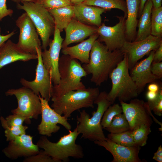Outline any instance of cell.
<instances>
[{
	"instance_id": "cell-45",
	"label": "cell",
	"mask_w": 162,
	"mask_h": 162,
	"mask_svg": "<svg viewBox=\"0 0 162 162\" xmlns=\"http://www.w3.org/2000/svg\"><path fill=\"white\" fill-rule=\"evenodd\" d=\"M154 155L162 157V148L161 145L159 146L157 151L154 153Z\"/></svg>"
},
{
	"instance_id": "cell-46",
	"label": "cell",
	"mask_w": 162,
	"mask_h": 162,
	"mask_svg": "<svg viewBox=\"0 0 162 162\" xmlns=\"http://www.w3.org/2000/svg\"><path fill=\"white\" fill-rule=\"evenodd\" d=\"M12 1L17 4L22 2H36L38 0H10Z\"/></svg>"
},
{
	"instance_id": "cell-1",
	"label": "cell",
	"mask_w": 162,
	"mask_h": 162,
	"mask_svg": "<svg viewBox=\"0 0 162 162\" xmlns=\"http://www.w3.org/2000/svg\"><path fill=\"white\" fill-rule=\"evenodd\" d=\"M124 55L121 50H110L97 39L91 50L89 63L84 64L82 67L87 74L92 75L91 81L100 86L107 80Z\"/></svg>"
},
{
	"instance_id": "cell-44",
	"label": "cell",
	"mask_w": 162,
	"mask_h": 162,
	"mask_svg": "<svg viewBox=\"0 0 162 162\" xmlns=\"http://www.w3.org/2000/svg\"><path fill=\"white\" fill-rule=\"evenodd\" d=\"M147 1V0H140V4L138 14L139 17L140 16Z\"/></svg>"
},
{
	"instance_id": "cell-14",
	"label": "cell",
	"mask_w": 162,
	"mask_h": 162,
	"mask_svg": "<svg viewBox=\"0 0 162 162\" xmlns=\"http://www.w3.org/2000/svg\"><path fill=\"white\" fill-rule=\"evenodd\" d=\"M61 32L55 27L53 38L50 40L48 50L41 52V57L44 66L48 71L54 85L58 84L60 80L58 70L59 56L64 39Z\"/></svg>"
},
{
	"instance_id": "cell-40",
	"label": "cell",
	"mask_w": 162,
	"mask_h": 162,
	"mask_svg": "<svg viewBox=\"0 0 162 162\" xmlns=\"http://www.w3.org/2000/svg\"><path fill=\"white\" fill-rule=\"evenodd\" d=\"M1 32V28L0 26V48L5 42L15 34V31H12L6 35L2 34Z\"/></svg>"
},
{
	"instance_id": "cell-36",
	"label": "cell",
	"mask_w": 162,
	"mask_h": 162,
	"mask_svg": "<svg viewBox=\"0 0 162 162\" xmlns=\"http://www.w3.org/2000/svg\"><path fill=\"white\" fill-rule=\"evenodd\" d=\"M23 162H58L47 154L44 150H40L36 154L25 158Z\"/></svg>"
},
{
	"instance_id": "cell-25",
	"label": "cell",
	"mask_w": 162,
	"mask_h": 162,
	"mask_svg": "<svg viewBox=\"0 0 162 162\" xmlns=\"http://www.w3.org/2000/svg\"><path fill=\"white\" fill-rule=\"evenodd\" d=\"M53 17L56 27L61 32L74 18L73 5L56 9H47Z\"/></svg>"
},
{
	"instance_id": "cell-35",
	"label": "cell",
	"mask_w": 162,
	"mask_h": 162,
	"mask_svg": "<svg viewBox=\"0 0 162 162\" xmlns=\"http://www.w3.org/2000/svg\"><path fill=\"white\" fill-rule=\"evenodd\" d=\"M149 108L151 111L158 116L162 115V88H160L156 98L152 101H148Z\"/></svg>"
},
{
	"instance_id": "cell-34",
	"label": "cell",
	"mask_w": 162,
	"mask_h": 162,
	"mask_svg": "<svg viewBox=\"0 0 162 162\" xmlns=\"http://www.w3.org/2000/svg\"><path fill=\"white\" fill-rule=\"evenodd\" d=\"M36 3L47 9L58 8L73 5L68 0H38Z\"/></svg>"
},
{
	"instance_id": "cell-8",
	"label": "cell",
	"mask_w": 162,
	"mask_h": 162,
	"mask_svg": "<svg viewBox=\"0 0 162 162\" xmlns=\"http://www.w3.org/2000/svg\"><path fill=\"white\" fill-rule=\"evenodd\" d=\"M6 96H14L18 104L17 108L11 110L12 114H19L25 117L27 123L32 118L37 119L41 114V104L39 95L26 87L8 89Z\"/></svg>"
},
{
	"instance_id": "cell-15",
	"label": "cell",
	"mask_w": 162,
	"mask_h": 162,
	"mask_svg": "<svg viewBox=\"0 0 162 162\" xmlns=\"http://www.w3.org/2000/svg\"><path fill=\"white\" fill-rule=\"evenodd\" d=\"M118 22L112 26H106L104 23L97 28L98 40L104 42L111 51L120 50L127 41L125 21L124 16H117Z\"/></svg>"
},
{
	"instance_id": "cell-49",
	"label": "cell",
	"mask_w": 162,
	"mask_h": 162,
	"mask_svg": "<svg viewBox=\"0 0 162 162\" xmlns=\"http://www.w3.org/2000/svg\"><path fill=\"white\" fill-rule=\"evenodd\" d=\"M1 113V108H0V114Z\"/></svg>"
},
{
	"instance_id": "cell-41",
	"label": "cell",
	"mask_w": 162,
	"mask_h": 162,
	"mask_svg": "<svg viewBox=\"0 0 162 162\" xmlns=\"http://www.w3.org/2000/svg\"><path fill=\"white\" fill-rule=\"evenodd\" d=\"M161 87L156 82L150 83L148 86V91L158 92Z\"/></svg>"
},
{
	"instance_id": "cell-43",
	"label": "cell",
	"mask_w": 162,
	"mask_h": 162,
	"mask_svg": "<svg viewBox=\"0 0 162 162\" xmlns=\"http://www.w3.org/2000/svg\"><path fill=\"white\" fill-rule=\"evenodd\" d=\"M153 7L154 8H157L161 6L162 0H152Z\"/></svg>"
},
{
	"instance_id": "cell-4",
	"label": "cell",
	"mask_w": 162,
	"mask_h": 162,
	"mask_svg": "<svg viewBox=\"0 0 162 162\" xmlns=\"http://www.w3.org/2000/svg\"><path fill=\"white\" fill-rule=\"evenodd\" d=\"M62 136L56 142L50 141L46 136H41L37 145L39 148L58 162H67L70 157L76 159L82 158L84 156L82 147L76 143L80 134L76 128L73 131Z\"/></svg>"
},
{
	"instance_id": "cell-33",
	"label": "cell",
	"mask_w": 162,
	"mask_h": 162,
	"mask_svg": "<svg viewBox=\"0 0 162 162\" xmlns=\"http://www.w3.org/2000/svg\"><path fill=\"white\" fill-rule=\"evenodd\" d=\"M2 127L22 125L24 122H26V118L19 114H12L8 116L5 118L2 116L0 118Z\"/></svg>"
},
{
	"instance_id": "cell-27",
	"label": "cell",
	"mask_w": 162,
	"mask_h": 162,
	"mask_svg": "<svg viewBox=\"0 0 162 162\" xmlns=\"http://www.w3.org/2000/svg\"><path fill=\"white\" fill-rule=\"evenodd\" d=\"M105 129L112 134H118L130 130L129 123L123 113L116 116L109 126Z\"/></svg>"
},
{
	"instance_id": "cell-7",
	"label": "cell",
	"mask_w": 162,
	"mask_h": 162,
	"mask_svg": "<svg viewBox=\"0 0 162 162\" xmlns=\"http://www.w3.org/2000/svg\"><path fill=\"white\" fill-rule=\"evenodd\" d=\"M17 4L18 9L24 10L35 26L41 41L42 49H47L53 35L55 24L53 17L48 10L36 2H22Z\"/></svg>"
},
{
	"instance_id": "cell-3",
	"label": "cell",
	"mask_w": 162,
	"mask_h": 162,
	"mask_svg": "<svg viewBox=\"0 0 162 162\" xmlns=\"http://www.w3.org/2000/svg\"><path fill=\"white\" fill-rule=\"evenodd\" d=\"M107 95L105 91L100 92L94 102L97 105V110L92 112L91 118L85 110L80 111V116L76 117V128L79 134H82L81 138L94 141L106 140L101 122L105 111L112 104Z\"/></svg>"
},
{
	"instance_id": "cell-20",
	"label": "cell",
	"mask_w": 162,
	"mask_h": 162,
	"mask_svg": "<svg viewBox=\"0 0 162 162\" xmlns=\"http://www.w3.org/2000/svg\"><path fill=\"white\" fill-rule=\"evenodd\" d=\"M37 54L26 52L16 44L8 39L0 48V69L6 65L17 61L27 62L36 59Z\"/></svg>"
},
{
	"instance_id": "cell-5",
	"label": "cell",
	"mask_w": 162,
	"mask_h": 162,
	"mask_svg": "<svg viewBox=\"0 0 162 162\" xmlns=\"http://www.w3.org/2000/svg\"><path fill=\"white\" fill-rule=\"evenodd\" d=\"M128 58L124 53L123 59L110 74L112 86L107 93L108 100L113 104L117 98L126 102L136 98L140 93L129 74Z\"/></svg>"
},
{
	"instance_id": "cell-16",
	"label": "cell",
	"mask_w": 162,
	"mask_h": 162,
	"mask_svg": "<svg viewBox=\"0 0 162 162\" xmlns=\"http://www.w3.org/2000/svg\"><path fill=\"white\" fill-rule=\"evenodd\" d=\"M33 138L26 134L20 135L8 142V145L2 152L6 157L12 160L36 154L39 152V148L33 143Z\"/></svg>"
},
{
	"instance_id": "cell-32",
	"label": "cell",
	"mask_w": 162,
	"mask_h": 162,
	"mask_svg": "<svg viewBox=\"0 0 162 162\" xmlns=\"http://www.w3.org/2000/svg\"><path fill=\"white\" fill-rule=\"evenodd\" d=\"M4 129L5 136L7 141L14 140L16 137L26 134V130L28 128L26 126L22 125L10 127H2Z\"/></svg>"
},
{
	"instance_id": "cell-42",
	"label": "cell",
	"mask_w": 162,
	"mask_h": 162,
	"mask_svg": "<svg viewBox=\"0 0 162 162\" xmlns=\"http://www.w3.org/2000/svg\"><path fill=\"white\" fill-rule=\"evenodd\" d=\"M158 92H155L148 91L146 94V97L148 100V101H152L155 99L157 96Z\"/></svg>"
},
{
	"instance_id": "cell-29",
	"label": "cell",
	"mask_w": 162,
	"mask_h": 162,
	"mask_svg": "<svg viewBox=\"0 0 162 162\" xmlns=\"http://www.w3.org/2000/svg\"><path fill=\"white\" fill-rule=\"evenodd\" d=\"M150 127L146 125H142L131 130L133 140L137 145L143 146L146 144L148 136L151 132Z\"/></svg>"
},
{
	"instance_id": "cell-28",
	"label": "cell",
	"mask_w": 162,
	"mask_h": 162,
	"mask_svg": "<svg viewBox=\"0 0 162 162\" xmlns=\"http://www.w3.org/2000/svg\"><path fill=\"white\" fill-rule=\"evenodd\" d=\"M151 34L162 38V7L152 8L151 13Z\"/></svg>"
},
{
	"instance_id": "cell-26",
	"label": "cell",
	"mask_w": 162,
	"mask_h": 162,
	"mask_svg": "<svg viewBox=\"0 0 162 162\" xmlns=\"http://www.w3.org/2000/svg\"><path fill=\"white\" fill-rule=\"evenodd\" d=\"M81 4L96 6L107 10L113 8L118 9L124 12V17L127 18L126 2L122 0H85Z\"/></svg>"
},
{
	"instance_id": "cell-31",
	"label": "cell",
	"mask_w": 162,
	"mask_h": 162,
	"mask_svg": "<svg viewBox=\"0 0 162 162\" xmlns=\"http://www.w3.org/2000/svg\"><path fill=\"white\" fill-rule=\"evenodd\" d=\"M122 113V107L118 104L110 106L105 111L101 119V124L102 128L105 129L108 127L113 118Z\"/></svg>"
},
{
	"instance_id": "cell-2",
	"label": "cell",
	"mask_w": 162,
	"mask_h": 162,
	"mask_svg": "<svg viewBox=\"0 0 162 162\" xmlns=\"http://www.w3.org/2000/svg\"><path fill=\"white\" fill-rule=\"evenodd\" d=\"M58 70L60 80L58 84L53 85L51 98L70 91L86 88L81 80L87 74L78 60L63 55L60 57Z\"/></svg>"
},
{
	"instance_id": "cell-39",
	"label": "cell",
	"mask_w": 162,
	"mask_h": 162,
	"mask_svg": "<svg viewBox=\"0 0 162 162\" xmlns=\"http://www.w3.org/2000/svg\"><path fill=\"white\" fill-rule=\"evenodd\" d=\"M162 61V44H161L158 48L155 51L153 62H161Z\"/></svg>"
},
{
	"instance_id": "cell-48",
	"label": "cell",
	"mask_w": 162,
	"mask_h": 162,
	"mask_svg": "<svg viewBox=\"0 0 162 162\" xmlns=\"http://www.w3.org/2000/svg\"><path fill=\"white\" fill-rule=\"evenodd\" d=\"M152 158L154 160L158 162H162V157L155 156L154 155Z\"/></svg>"
},
{
	"instance_id": "cell-24",
	"label": "cell",
	"mask_w": 162,
	"mask_h": 162,
	"mask_svg": "<svg viewBox=\"0 0 162 162\" xmlns=\"http://www.w3.org/2000/svg\"><path fill=\"white\" fill-rule=\"evenodd\" d=\"M153 7L152 0H147L138 21V30L134 41L143 40L151 35V13Z\"/></svg>"
},
{
	"instance_id": "cell-21",
	"label": "cell",
	"mask_w": 162,
	"mask_h": 162,
	"mask_svg": "<svg viewBox=\"0 0 162 162\" xmlns=\"http://www.w3.org/2000/svg\"><path fill=\"white\" fill-rule=\"evenodd\" d=\"M74 18L85 24L99 26L102 24L101 15L107 10L100 7L83 4L74 5Z\"/></svg>"
},
{
	"instance_id": "cell-22",
	"label": "cell",
	"mask_w": 162,
	"mask_h": 162,
	"mask_svg": "<svg viewBox=\"0 0 162 162\" xmlns=\"http://www.w3.org/2000/svg\"><path fill=\"white\" fill-rule=\"evenodd\" d=\"M98 38V35L97 33L76 45L62 49L61 52L63 55H68L72 58L79 60L82 63L87 64L89 61L91 50Z\"/></svg>"
},
{
	"instance_id": "cell-18",
	"label": "cell",
	"mask_w": 162,
	"mask_h": 162,
	"mask_svg": "<svg viewBox=\"0 0 162 162\" xmlns=\"http://www.w3.org/2000/svg\"><path fill=\"white\" fill-rule=\"evenodd\" d=\"M155 51H152L147 58L137 63L130 70V76L135 82L140 94L146 84L156 82L158 79L151 70Z\"/></svg>"
},
{
	"instance_id": "cell-38",
	"label": "cell",
	"mask_w": 162,
	"mask_h": 162,
	"mask_svg": "<svg viewBox=\"0 0 162 162\" xmlns=\"http://www.w3.org/2000/svg\"><path fill=\"white\" fill-rule=\"evenodd\" d=\"M151 70L152 74L158 79L162 77V62H153L151 66Z\"/></svg>"
},
{
	"instance_id": "cell-9",
	"label": "cell",
	"mask_w": 162,
	"mask_h": 162,
	"mask_svg": "<svg viewBox=\"0 0 162 162\" xmlns=\"http://www.w3.org/2000/svg\"><path fill=\"white\" fill-rule=\"evenodd\" d=\"M122 113L125 115L131 130L135 127L142 125L151 126L153 123L152 117L155 122L162 126V123L153 115L147 102L134 98L129 103L120 101Z\"/></svg>"
},
{
	"instance_id": "cell-23",
	"label": "cell",
	"mask_w": 162,
	"mask_h": 162,
	"mask_svg": "<svg viewBox=\"0 0 162 162\" xmlns=\"http://www.w3.org/2000/svg\"><path fill=\"white\" fill-rule=\"evenodd\" d=\"M127 16L125 21L126 34L127 41H134L136 34L137 18L140 0H126Z\"/></svg>"
},
{
	"instance_id": "cell-17",
	"label": "cell",
	"mask_w": 162,
	"mask_h": 162,
	"mask_svg": "<svg viewBox=\"0 0 162 162\" xmlns=\"http://www.w3.org/2000/svg\"><path fill=\"white\" fill-rule=\"evenodd\" d=\"M95 144L102 146L113 157L112 162H140L139 154L140 147L126 146L118 144L107 138L105 140L94 141Z\"/></svg>"
},
{
	"instance_id": "cell-30",
	"label": "cell",
	"mask_w": 162,
	"mask_h": 162,
	"mask_svg": "<svg viewBox=\"0 0 162 162\" xmlns=\"http://www.w3.org/2000/svg\"><path fill=\"white\" fill-rule=\"evenodd\" d=\"M107 138L114 142L124 146H137L133 140L131 130L118 134L110 133L108 135Z\"/></svg>"
},
{
	"instance_id": "cell-13",
	"label": "cell",
	"mask_w": 162,
	"mask_h": 162,
	"mask_svg": "<svg viewBox=\"0 0 162 162\" xmlns=\"http://www.w3.org/2000/svg\"><path fill=\"white\" fill-rule=\"evenodd\" d=\"M41 104V120L37 129L39 134L42 136L51 137L53 133L60 129L59 124L69 131L72 128L68 118L56 112L49 106L48 102L39 95Z\"/></svg>"
},
{
	"instance_id": "cell-37",
	"label": "cell",
	"mask_w": 162,
	"mask_h": 162,
	"mask_svg": "<svg viewBox=\"0 0 162 162\" xmlns=\"http://www.w3.org/2000/svg\"><path fill=\"white\" fill-rule=\"evenodd\" d=\"M7 0H0V21L7 16H11L13 14V10L7 7Z\"/></svg>"
},
{
	"instance_id": "cell-10",
	"label": "cell",
	"mask_w": 162,
	"mask_h": 162,
	"mask_svg": "<svg viewBox=\"0 0 162 162\" xmlns=\"http://www.w3.org/2000/svg\"><path fill=\"white\" fill-rule=\"evenodd\" d=\"M19 29L18 40L16 44L23 51L37 54L36 49L41 48L39 34L31 19L26 12L23 13L15 21Z\"/></svg>"
},
{
	"instance_id": "cell-6",
	"label": "cell",
	"mask_w": 162,
	"mask_h": 162,
	"mask_svg": "<svg viewBox=\"0 0 162 162\" xmlns=\"http://www.w3.org/2000/svg\"><path fill=\"white\" fill-rule=\"evenodd\" d=\"M99 93L98 87L70 91L59 97L51 98V107L56 112L68 118L76 110L93 108L94 101Z\"/></svg>"
},
{
	"instance_id": "cell-19",
	"label": "cell",
	"mask_w": 162,
	"mask_h": 162,
	"mask_svg": "<svg viewBox=\"0 0 162 162\" xmlns=\"http://www.w3.org/2000/svg\"><path fill=\"white\" fill-rule=\"evenodd\" d=\"M65 37L62 44V49L71 44L81 42L97 33V28L82 23L73 18L64 29Z\"/></svg>"
},
{
	"instance_id": "cell-11",
	"label": "cell",
	"mask_w": 162,
	"mask_h": 162,
	"mask_svg": "<svg viewBox=\"0 0 162 162\" xmlns=\"http://www.w3.org/2000/svg\"><path fill=\"white\" fill-rule=\"evenodd\" d=\"M38 56V63L36 69L35 79L32 81L24 78L20 80L21 84L23 86L31 90L38 95L49 102L51 98L53 85L49 74L44 66L41 57L42 48L36 49Z\"/></svg>"
},
{
	"instance_id": "cell-12",
	"label": "cell",
	"mask_w": 162,
	"mask_h": 162,
	"mask_svg": "<svg viewBox=\"0 0 162 162\" xmlns=\"http://www.w3.org/2000/svg\"><path fill=\"white\" fill-rule=\"evenodd\" d=\"M161 44L162 38L151 34L140 41H127L121 50L127 55L129 70L144 56L156 50Z\"/></svg>"
},
{
	"instance_id": "cell-47",
	"label": "cell",
	"mask_w": 162,
	"mask_h": 162,
	"mask_svg": "<svg viewBox=\"0 0 162 162\" xmlns=\"http://www.w3.org/2000/svg\"><path fill=\"white\" fill-rule=\"evenodd\" d=\"M71 3L74 5H78L82 4L85 0H68Z\"/></svg>"
}]
</instances>
